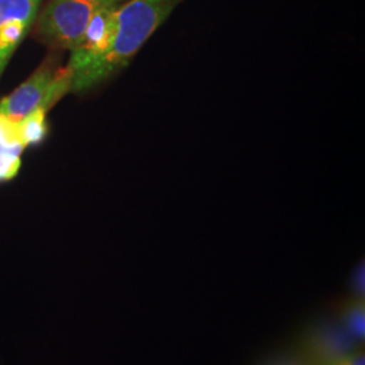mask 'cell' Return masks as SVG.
Masks as SVG:
<instances>
[{"instance_id": "1", "label": "cell", "mask_w": 365, "mask_h": 365, "mask_svg": "<svg viewBox=\"0 0 365 365\" xmlns=\"http://www.w3.org/2000/svg\"><path fill=\"white\" fill-rule=\"evenodd\" d=\"M182 0H129L113 14L110 42L103 54L72 75L71 91H83L129 64L145 42Z\"/></svg>"}, {"instance_id": "2", "label": "cell", "mask_w": 365, "mask_h": 365, "mask_svg": "<svg viewBox=\"0 0 365 365\" xmlns=\"http://www.w3.org/2000/svg\"><path fill=\"white\" fill-rule=\"evenodd\" d=\"M122 0H51L39 15L37 33L46 43L73 51L92 18L106 7L119 6Z\"/></svg>"}, {"instance_id": "3", "label": "cell", "mask_w": 365, "mask_h": 365, "mask_svg": "<svg viewBox=\"0 0 365 365\" xmlns=\"http://www.w3.org/2000/svg\"><path fill=\"white\" fill-rule=\"evenodd\" d=\"M57 69L49 64L39 68L26 83L1 101L0 114L14 123H19L39 107H45L48 110L46 98Z\"/></svg>"}, {"instance_id": "4", "label": "cell", "mask_w": 365, "mask_h": 365, "mask_svg": "<svg viewBox=\"0 0 365 365\" xmlns=\"http://www.w3.org/2000/svg\"><path fill=\"white\" fill-rule=\"evenodd\" d=\"M24 149L18 135V123L0 114V182L10 180L18 173Z\"/></svg>"}, {"instance_id": "5", "label": "cell", "mask_w": 365, "mask_h": 365, "mask_svg": "<svg viewBox=\"0 0 365 365\" xmlns=\"http://www.w3.org/2000/svg\"><path fill=\"white\" fill-rule=\"evenodd\" d=\"M30 24L14 19L0 25V76L9 60L11 58L14 51L26 36Z\"/></svg>"}, {"instance_id": "6", "label": "cell", "mask_w": 365, "mask_h": 365, "mask_svg": "<svg viewBox=\"0 0 365 365\" xmlns=\"http://www.w3.org/2000/svg\"><path fill=\"white\" fill-rule=\"evenodd\" d=\"M46 113L45 107H39L18 123V135L22 145H37L46 135Z\"/></svg>"}, {"instance_id": "7", "label": "cell", "mask_w": 365, "mask_h": 365, "mask_svg": "<svg viewBox=\"0 0 365 365\" xmlns=\"http://www.w3.org/2000/svg\"><path fill=\"white\" fill-rule=\"evenodd\" d=\"M41 0H0V25L19 19L33 24L38 13Z\"/></svg>"}, {"instance_id": "8", "label": "cell", "mask_w": 365, "mask_h": 365, "mask_svg": "<svg viewBox=\"0 0 365 365\" xmlns=\"http://www.w3.org/2000/svg\"><path fill=\"white\" fill-rule=\"evenodd\" d=\"M364 307L356 304L346 312V324L349 331L357 339H364Z\"/></svg>"}, {"instance_id": "9", "label": "cell", "mask_w": 365, "mask_h": 365, "mask_svg": "<svg viewBox=\"0 0 365 365\" xmlns=\"http://www.w3.org/2000/svg\"><path fill=\"white\" fill-rule=\"evenodd\" d=\"M354 286H356V289H357V292H364V267L361 265L359 269H357V272H356V276H354Z\"/></svg>"}, {"instance_id": "10", "label": "cell", "mask_w": 365, "mask_h": 365, "mask_svg": "<svg viewBox=\"0 0 365 365\" xmlns=\"http://www.w3.org/2000/svg\"><path fill=\"white\" fill-rule=\"evenodd\" d=\"M342 365H365V359L364 354H359V356H356V357H353L351 360H348V361H345Z\"/></svg>"}]
</instances>
